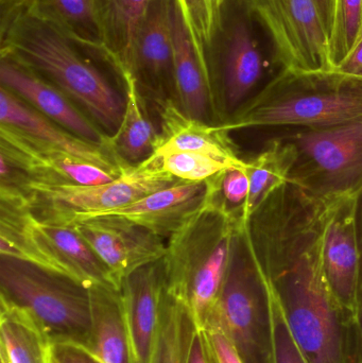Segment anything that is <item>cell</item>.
<instances>
[{"label": "cell", "instance_id": "6da1fadb", "mask_svg": "<svg viewBox=\"0 0 362 363\" xmlns=\"http://www.w3.org/2000/svg\"><path fill=\"white\" fill-rule=\"evenodd\" d=\"M335 201L288 183L240 224L247 252L308 363H362L356 317L336 300L325 274Z\"/></svg>", "mask_w": 362, "mask_h": 363}, {"label": "cell", "instance_id": "7a4b0ae2", "mask_svg": "<svg viewBox=\"0 0 362 363\" xmlns=\"http://www.w3.org/2000/svg\"><path fill=\"white\" fill-rule=\"evenodd\" d=\"M0 53L55 85L104 133H116L125 114L128 74L106 45L40 16L26 0H0Z\"/></svg>", "mask_w": 362, "mask_h": 363}, {"label": "cell", "instance_id": "3957f363", "mask_svg": "<svg viewBox=\"0 0 362 363\" xmlns=\"http://www.w3.org/2000/svg\"><path fill=\"white\" fill-rule=\"evenodd\" d=\"M222 172L206 181L203 203L168 238L162 258L164 287L186 303L199 328L218 301L242 222L221 199Z\"/></svg>", "mask_w": 362, "mask_h": 363}, {"label": "cell", "instance_id": "277c9868", "mask_svg": "<svg viewBox=\"0 0 362 363\" xmlns=\"http://www.w3.org/2000/svg\"><path fill=\"white\" fill-rule=\"evenodd\" d=\"M362 118V77L338 69H281L218 123L225 131L293 127L319 130Z\"/></svg>", "mask_w": 362, "mask_h": 363}, {"label": "cell", "instance_id": "5b68a950", "mask_svg": "<svg viewBox=\"0 0 362 363\" xmlns=\"http://www.w3.org/2000/svg\"><path fill=\"white\" fill-rule=\"evenodd\" d=\"M200 52L215 108L225 111V119L259 91L270 65L282 69L273 43L248 0L221 4L214 30Z\"/></svg>", "mask_w": 362, "mask_h": 363}, {"label": "cell", "instance_id": "8992f818", "mask_svg": "<svg viewBox=\"0 0 362 363\" xmlns=\"http://www.w3.org/2000/svg\"><path fill=\"white\" fill-rule=\"evenodd\" d=\"M89 288L57 271L0 257V304L28 315L51 345L70 343L89 349L93 324Z\"/></svg>", "mask_w": 362, "mask_h": 363}, {"label": "cell", "instance_id": "52a82bcc", "mask_svg": "<svg viewBox=\"0 0 362 363\" xmlns=\"http://www.w3.org/2000/svg\"><path fill=\"white\" fill-rule=\"evenodd\" d=\"M206 322L220 326L242 362L276 363L271 300L244 247L240 225L222 289Z\"/></svg>", "mask_w": 362, "mask_h": 363}, {"label": "cell", "instance_id": "ba28073f", "mask_svg": "<svg viewBox=\"0 0 362 363\" xmlns=\"http://www.w3.org/2000/svg\"><path fill=\"white\" fill-rule=\"evenodd\" d=\"M179 181L166 174L159 157L152 155L142 163L128 166L118 178L108 183H31L27 194L30 209L36 217L72 225L87 216L125 206Z\"/></svg>", "mask_w": 362, "mask_h": 363}, {"label": "cell", "instance_id": "9c48e42d", "mask_svg": "<svg viewBox=\"0 0 362 363\" xmlns=\"http://www.w3.org/2000/svg\"><path fill=\"white\" fill-rule=\"evenodd\" d=\"M288 138L298 150L289 183L327 200L361 196L362 118Z\"/></svg>", "mask_w": 362, "mask_h": 363}, {"label": "cell", "instance_id": "30bf717a", "mask_svg": "<svg viewBox=\"0 0 362 363\" xmlns=\"http://www.w3.org/2000/svg\"><path fill=\"white\" fill-rule=\"evenodd\" d=\"M273 43L282 69H334L329 38L314 0H248Z\"/></svg>", "mask_w": 362, "mask_h": 363}, {"label": "cell", "instance_id": "8fae6325", "mask_svg": "<svg viewBox=\"0 0 362 363\" xmlns=\"http://www.w3.org/2000/svg\"><path fill=\"white\" fill-rule=\"evenodd\" d=\"M174 0H152L132 40L125 68L145 101L178 104L172 14Z\"/></svg>", "mask_w": 362, "mask_h": 363}, {"label": "cell", "instance_id": "7c38bea8", "mask_svg": "<svg viewBox=\"0 0 362 363\" xmlns=\"http://www.w3.org/2000/svg\"><path fill=\"white\" fill-rule=\"evenodd\" d=\"M0 162L31 183L99 185L119 176L17 128L0 123Z\"/></svg>", "mask_w": 362, "mask_h": 363}, {"label": "cell", "instance_id": "4fadbf2b", "mask_svg": "<svg viewBox=\"0 0 362 363\" xmlns=\"http://www.w3.org/2000/svg\"><path fill=\"white\" fill-rule=\"evenodd\" d=\"M72 225L108 267L119 289L125 277L166 254L162 237L123 218H91Z\"/></svg>", "mask_w": 362, "mask_h": 363}, {"label": "cell", "instance_id": "5bb4252c", "mask_svg": "<svg viewBox=\"0 0 362 363\" xmlns=\"http://www.w3.org/2000/svg\"><path fill=\"white\" fill-rule=\"evenodd\" d=\"M359 196L338 199L327 222L324 269L336 300L357 319L361 283V253L357 228Z\"/></svg>", "mask_w": 362, "mask_h": 363}, {"label": "cell", "instance_id": "9a60e30c", "mask_svg": "<svg viewBox=\"0 0 362 363\" xmlns=\"http://www.w3.org/2000/svg\"><path fill=\"white\" fill-rule=\"evenodd\" d=\"M0 82L2 87L74 135L89 142L108 144L110 135L83 114L65 94L4 53H0Z\"/></svg>", "mask_w": 362, "mask_h": 363}, {"label": "cell", "instance_id": "2e32d148", "mask_svg": "<svg viewBox=\"0 0 362 363\" xmlns=\"http://www.w3.org/2000/svg\"><path fill=\"white\" fill-rule=\"evenodd\" d=\"M29 226L45 268L89 287L101 285L119 289L108 267L74 226L40 219L31 211Z\"/></svg>", "mask_w": 362, "mask_h": 363}, {"label": "cell", "instance_id": "e0dca14e", "mask_svg": "<svg viewBox=\"0 0 362 363\" xmlns=\"http://www.w3.org/2000/svg\"><path fill=\"white\" fill-rule=\"evenodd\" d=\"M164 284L162 259L134 271L121 283L132 363H150L159 328Z\"/></svg>", "mask_w": 362, "mask_h": 363}, {"label": "cell", "instance_id": "ac0fdd59", "mask_svg": "<svg viewBox=\"0 0 362 363\" xmlns=\"http://www.w3.org/2000/svg\"><path fill=\"white\" fill-rule=\"evenodd\" d=\"M206 194V181H179L169 187L147 194L135 202L87 216L80 221L98 217L123 218L162 238H170L201 206Z\"/></svg>", "mask_w": 362, "mask_h": 363}, {"label": "cell", "instance_id": "d6986e66", "mask_svg": "<svg viewBox=\"0 0 362 363\" xmlns=\"http://www.w3.org/2000/svg\"><path fill=\"white\" fill-rule=\"evenodd\" d=\"M0 123L27 132L116 176H120L121 172L130 166L117 157L110 144H97L74 135L2 86L0 87Z\"/></svg>", "mask_w": 362, "mask_h": 363}, {"label": "cell", "instance_id": "ffe728a7", "mask_svg": "<svg viewBox=\"0 0 362 363\" xmlns=\"http://www.w3.org/2000/svg\"><path fill=\"white\" fill-rule=\"evenodd\" d=\"M161 117V131L153 155L196 152L214 157L230 168L248 169L229 132L218 123L212 125L187 116L178 104L168 101L157 108Z\"/></svg>", "mask_w": 362, "mask_h": 363}, {"label": "cell", "instance_id": "44dd1931", "mask_svg": "<svg viewBox=\"0 0 362 363\" xmlns=\"http://www.w3.org/2000/svg\"><path fill=\"white\" fill-rule=\"evenodd\" d=\"M172 28L178 106L187 116L208 123L210 110H216L212 89L201 52L179 0H174Z\"/></svg>", "mask_w": 362, "mask_h": 363}, {"label": "cell", "instance_id": "7402d4cb", "mask_svg": "<svg viewBox=\"0 0 362 363\" xmlns=\"http://www.w3.org/2000/svg\"><path fill=\"white\" fill-rule=\"evenodd\" d=\"M89 289L93 324L87 350L101 363H132L120 290L101 285Z\"/></svg>", "mask_w": 362, "mask_h": 363}, {"label": "cell", "instance_id": "603a6c76", "mask_svg": "<svg viewBox=\"0 0 362 363\" xmlns=\"http://www.w3.org/2000/svg\"><path fill=\"white\" fill-rule=\"evenodd\" d=\"M247 161L250 194L244 208V222L248 221L272 194L289 183L298 161L297 147L288 136L274 138Z\"/></svg>", "mask_w": 362, "mask_h": 363}, {"label": "cell", "instance_id": "cb8c5ba5", "mask_svg": "<svg viewBox=\"0 0 362 363\" xmlns=\"http://www.w3.org/2000/svg\"><path fill=\"white\" fill-rule=\"evenodd\" d=\"M146 110V101L128 74L125 114L116 133L108 138L111 148L127 165L142 163L154 153L159 131L155 129Z\"/></svg>", "mask_w": 362, "mask_h": 363}, {"label": "cell", "instance_id": "d4e9b609", "mask_svg": "<svg viewBox=\"0 0 362 363\" xmlns=\"http://www.w3.org/2000/svg\"><path fill=\"white\" fill-rule=\"evenodd\" d=\"M198 328L186 303L164 287L157 340L150 363H188Z\"/></svg>", "mask_w": 362, "mask_h": 363}, {"label": "cell", "instance_id": "484cf974", "mask_svg": "<svg viewBox=\"0 0 362 363\" xmlns=\"http://www.w3.org/2000/svg\"><path fill=\"white\" fill-rule=\"evenodd\" d=\"M152 0H93L102 44L125 65L132 40Z\"/></svg>", "mask_w": 362, "mask_h": 363}, {"label": "cell", "instance_id": "4316f807", "mask_svg": "<svg viewBox=\"0 0 362 363\" xmlns=\"http://www.w3.org/2000/svg\"><path fill=\"white\" fill-rule=\"evenodd\" d=\"M51 347L28 315L0 305V351L10 363H51Z\"/></svg>", "mask_w": 362, "mask_h": 363}, {"label": "cell", "instance_id": "83f0119b", "mask_svg": "<svg viewBox=\"0 0 362 363\" xmlns=\"http://www.w3.org/2000/svg\"><path fill=\"white\" fill-rule=\"evenodd\" d=\"M30 8L77 35L102 43L93 12V0H26Z\"/></svg>", "mask_w": 362, "mask_h": 363}, {"label": "cell", "instance_id": "f1b7e54d", "mask_svg": "<svg viewBox=\"0 0 362 363\" xmlns=\"http://www.w3.org/2000/svg\"><path fill=\"white\" fill-rule=\"evenodd\" d=\"M362 40V0H337L329 61L337 69Z\"/></svg>", "mask_w": 362, "mask_h": 363}, {"label": "cell", "instance_id": "f546056e", "mask_svg": "<svg viewBox=\"0 0 362 363\" xmlns=\"http://www.w3.org/2000/svg\"><path fill=\"white\" fill-rule=\"evenodd\" d=\"M157 157L161 160L162 169L180 181H208L225 170L231 169L222 162L201 153L172 152Z\"/></svg>", "mask_w": 362, "mask_h": 363}, {"label": "cell", "instance_id": "4dcf8cb0", "mask_svg": "<svg viewBox=\"0 0 362 363\" xmlns=\"http://www.w3.org/2000/svg\"><path fill=\"white\" fill-rule=\"evenodd\" d=\"M225 0H179L199 49L208 40Z\"/></svg>", "mask_w": 362, "mask_h": 363}, {"label": "cell", "instance_id": "1f68e13d", "mask_svg": "<svg viewBox=\"0 0 362 363\" xmlns=\"http://www.w3.org/2000/svg\"><path fill=\"white\" fill-rule=\"evenodd\" d=\"M250 194V180L247 169L232 168L222 172L220 196L223 202L244 221V208Z\"/></svg>", "mask_w": 362, "mask_h": 363}, {"label": "cell", "instance_id": "d6a6232c", "mask_svg": "<svg viewBox=\"0 0 362 363\" xmlns=\"http://www.w3.org/2000/svg\"><path fill=\"white\" fill-rule=\"evenodd\" d=\"M269 292V291H268ZM274 318V334H276V363H308L293 335L289 332L282 311L273 296L270 294Z\"/></svg>", "mask_w": 362, "mask_h": 363}, {"label": "cell", "instance_id": "836d02e7", "mask_svg": "<svg viewBox=\"0 0 362 363\" xmlns=\"http://www.w3.org/2000/svg\"><path fill=\"white\" fill-rule=\"evenodd\" d=\"M202 330H205L219 363H244L220 326L206 322Z\"/></svg>", "mask_w": 362, "mask_h": 363}, {"label": "cell", "instance_id": "e575fe53", "mask_svg": "<svg viewBox=\"0 0 362 363\" xmlns=\"http://www.w3.org/2000/svg\"><path fill=\"white\" fill-rule=\"evenodd\" d=\"M51 355L57 363H101L89 350L70 343L52 345Z\"/></svg>", "mask_w": 362, "mask_h": 363}, {"label": "cell", "instance_id": "d590c367", "mask_svg": "<svg viewBox=\"0 0 362 363\" xmlns=\"http://www.w3.org/2000/svg\"><path fill=\"white\" fill-rule=\"evenodd\" d=\"M188 363H219L205 330L198 328Z\"/></svg>", "mask_w": 362, "mask_h": 363}, {"label": "cell", "instance_id": "8d00e7d4", "mask_svg": "<svg viewBox=\"0 0 362 363\" xmlns=\"http://www.w3.org/2000/svg\"><path fill=\"white\" fill-rule=\"evenodd\" d=\"M314 2L316 4L321 21H322L323 27L329 38L333 32L334 23H335L337 0H314Z\"/></svg>", "mask_w": 362, "mask_h": 363}, {"label": "cell", "instance_id": "74e56055", "mask_svg": "<svg viewBox=\"0 0 362 363\" xmlns=\"http://www.w3.org/2000/svg\"><path fill=\"white\" fill-rule=\"evenodd\" d=\"M337 69L344 74L362 77V40Z\"/></svg>", "mask_w": 362, "mask_h": 363}, {"label": "cell", "instance_id": "f35d334b", "mask_svg": "<svg viewBox=\"0 0 362 363\" xmlns=\"http://www.w3.org/2000/svg\"><path fill=\"white\" fill-rule=\"evenodd\" d=\"M357 228H358L359 247L361 253V291H359L358 308H357V323L361 330L362 338V194L358 199V206H357Z\"/></svg>", "mask_w": 362, "mask_h": 363}, {"label": "cell", "instance_id": "ab89813d", "mask_svg": "<svg viewBox=\"0 0 362 363\" xmlns=\"http://www.w3.org/2000/svg\"><path fill=\"white\" fill-rule=\"evenodd\" d=\"M0 363H10L6 356L1 351H0Z\"/></svg>", "mask_w": 362, "mask_h": 363}, {"label": "cell", "instance_id": "60d3db41", "mask_svg": "<svg viewBox=\"0 0 362 363\" xmlns=\"http://www.w3.org/2000/svg\"><path fill=\"white\" fill-rule=\"evenodd\" d=\"M51 363H57L55 362V359H53L52 355H51Z\"/></svg>", "mask_w": 362, "mask_h": 363}]
</instances>
